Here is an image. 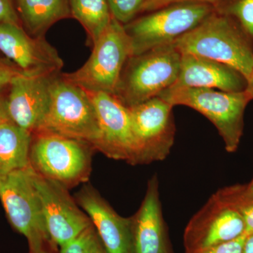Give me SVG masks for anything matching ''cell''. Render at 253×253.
Here are the masks:
<instances>
[{
  "instance_id": "cell-27",
  "label": "cell",
  "mask_w": 253,
  "mask_h": 253,
  "mask_svg": "<svg viewBox=\"0 0 253 253\" xmlns=\"http://www.w3.org/2000/svg\"><path fill=\"white\" fill-rule=\"evenodd\" d=\"M17 11L11 0H0V24L12 23L21 24Z\"/></svg>"
},
{
  "instance_id": "cell-24",
  "label": "cell",
  "mask_w": 253,
  "mask_h": 253,
  "mask_svg": "<svg viewBox=\"0 0 253 253\" xmlns=\"http://www.w3.org/2000/svg\"><path fill=\"white\" fill-rule=\"evenodd\" d=\"M59 253H108L92 224L59 248Z\"/></svg>"
},
{
  "instance_id": "cell-30",
  "label": "cell",
  "mask_w": 253,
  "mask_h": 253,
  "mask_svg": "<svg viewBox=\"0 0 253 253\" xmlns=\"http://www.w3.org/2000/svg\"><path fill=\"white\" fill-rule=\"evenodd\" d=\"M243 253H253V234L247 235Z\"/></svg>"
},
{
  "instance_id": "cell-16",
  "label": "cell",
  "mask_w": 253,
  "mask_h": 253,
  "mask_svg": "<svg viewBox=\"0 0 253 253\" xmlns=\"http://www.w3.org/2000/svg\"><path fill=\"white\" fill-rule=\"evenodd\" d=\"M86 213L108 253H130V217L120 215L91 184L74 198Z\"/></svg>"
},
{
  "instance_id": "cell-14",
  "label": "cell",
  "mask_w": 253,
  "mask_h": 253,
  "mask_svg": "<svg viewBox=\"0 0 253 253\" xmlns=\"http://www.w3.org/2000/svg\"><path fill=\"white\" fill-rule=\"evenodd\" d=\"M160 197L159 179L154 174L140 207L130 217V253H172Z\"/></svg>"
},
{
  "instance_id": "cell-6",
  "label": "cell",
  "mask_w": 253,
  "mask_h": 253,
  "mask_svg": "<svg viewBox=\"0 0 253 253\" xmlns=\"http://www.w3.org/2000/svg\"><path fill=\"white\" fill-rule=\"evenodd\" d=\"M91 145L54 134L34 133L30 148V166L43 177L69 189L85 184L90 176Z\"/></svg>"
},
{
  "instance_id": "cell-4",
  "label": "cell",
  "mask_w": 253,
  "mask_h": 253,
  "mask_svg": "<svg viewBox=\"0 0 253 253\" xmlns=\"http://www.w3.org/2000/svg\"><path fill=\"white\" fill-rule=\"evenodd\" d=\"M61 73L53 81L49 111L34 133L76 139L91 145L95 150L99 127L90 96L80 86L63 79Z\"/></svg>"
},
{
  "instance_id": "cell-17",
  "label": "cell",
  "mask_w": 253,
  "mask_h": 253,
  "mask_svg": "<svg viewBox=\"0 0 253 253\" xmlns=\"http://www.w3.org/2000/svg\"><path fill=\"white\" fill-rule=\"evenodd\" d=\"M247 78L225 63L196 55L181 54L180 69L176 83L169 89L211 88L229 92L246 90Z\"/></svg>"
},
{
  "instance_id": "cell-15",
  "label": "cell",
  "mask_w": 253,
  "mask_h": 253,
  "mask_svg": "<svg viewBox=\"0 0 253 253\" xmlns=\"http://www.w3.org/2000/svg\"><path fill=\"white\" fill-rule=\"evenodd\" d=\"M58 75L31 77L24 74L13 81L6 96L13 123L32 134L38 129L49 111L51 85Z\"/></svg>"
},
{
  "instance_id": "cell-22",
  "label": "cell",
  "mask_w": 253,
  "mask_h": 253,
  "mask_svg": "<svg viewBox=\"0 0 253 253\" xmlns=\"http://www.w3.org/2000/svg\"><path fill=\"white\" fill-rule=\"evenodd\" d=\"M214 6L232 18L253 42V0H221Z\"/></svg>"
},
{
  "instance_id": "cell-31",
  "label": "cell",
  "mask_w": 253,
  "mask_h": 253,
  "mask_svg": "<svg viewBox=\"0 0 253 253\" xmlns=\"http://www.w3.org/2000/svg\"><path fill=\"white\" fill-rule=\"evenodd\" d=\"M245 91L247 93L250 99L252 101L253 100V70L249 79H248L247 88Z\"/></svg>"
},
{
  "instance_id": "cell-18",
  "label": "cell",
  "mask_w": 253,
  "mask_h": 253,
  "mask_svg": "<svg viewBox=\"0 0 253 253\" xmlns=\"http://www.w3.org/2000/svg\"><path fill=\"white\" fill-rule=\"evenodd\" d=\"M20 21L33 37L43 38L54 23L71 16L68 0H15Z\"/></svg>"
},
{
  "instance_id": "cell-3",
  "label": "cell",
  "mask_w": 253,
  "mask_h": 253,
  "mask_svg": "<svg viewBox=\"0 0 253 253\" xmlns=\"http://www.w3.org/2000/svg\"><path fill=\"white\" fill-rule=\"evenodd\" d=\"M158 96L173 106H187L204 115L215 126L226 151H237L244 134L245 111L251 101L246 91L229 92L187 87L168 89Z\"/></svg>"
},
{
  "instance_id": "cell-8",
  "label": "cell",
  "mask_w": 253,
  "mask_h": 253,
  "mask_svg": "<svg viewBox=\"0 0 253 253\" xmlns=\"http://www.w3.org/2000/svg\"><path fill=\"white\" fill-rule=\"evenodd\" d=\"M0 201L11 225L28 241L29 253L51 246L31 166L0 177Z\"/></svg>"
},
{
  "instance_id": "cell-13",
  "label": "cell",
  "mask_w": 253,
  "mask_h": 253,
  "mask_svg": "<svg viewBox=\"0 0 253 253\" xmlns=\"http://www.w3.org/2000/svg\"><path fill=\"white\" fill-rule=\"evenodd\" d=\"M0 51L31 77L60 74L63 67L57 50L44 37L31 36L21 24H0Z\"/></svg>"
},
{
  "instance_id": "cell-19",
  "label": "cell",
  "mask_w": 253,
  "mask_h": 253,
  "mask_svg": "<svg viewBox=\"0 0 253 253\" xmlns=\"http://www.w3.org/2000/svg\"><path fill=\"white\" fill-rule=\"evenodd\" d=\"M32 136L13 122L0 126V177L29 167Z\"/></svg>"
},
{
  "instance_id": "cell-33",
  "label": "cell",
  "mask_w": 253,
  "mask_h": 253,
  "mask_svg": "<svg viewBox=\"0 0 253 253\" xmlns=\"http://www.w3.org/2000/svg\"><path fill=\"white\" fill-rule=\"evenodd\" d=\"M248 185H249L250 189H251V190H253V178L252 180H251V182H250V183H249V184H248Z\"/></svg>"
},
{
  "instance_id": "cell-5",
  "label": "cell",
  "mask_w": 253,
  "mask_h": 253,
  "mask_svg": "<svg viewBox=\"0 0 253 253\" xmlns=\"http://www.w3.org/2000/svg\"><path fill=\"white\" fill-rule=\"evenodd\" d=\"M214 10L210 3L181 1L141 15L123 26L130 39L132 55L174 43L199 26Z\"/></svg>"
},
{
  "instance_id": "cell-26",
  "label": "cell",
  "mask_w": 253,
  "mask_h": 253,
  "mask_svg": "<svg viewBox=\"0 0 253 253\" xmlns=\"http://www.w3.org/2000/svg\"><path fill=\"white\" fill-rule=\"evenodd\" d=\"M246 237L247 235L246 234L239 239L229 241V242L204 248V249L185 251V253H243Z\"/></svg>"
},
{
  "instance_id": "cell-25",
  "label": "cell",
  "mask_w": 253,
  "mask_h": 253,
  "mask_svg": "<svg viewBox=\"0 0 253 253\" xmlns=\"http://www.w3.org/2000/svg\"><path fill=\"white\" fill-rule=\"evenodd\" d=\"M24 74L12 61L0 58V93L9 88L14 79Z\"/></svg>"
},
{
  "instance_id": "cell-7",
  "label": "cell",
  "mask_w": 253,
  "mask_h": 253,
  "mask_svg": "<svg viewBox=\"0 0 253 253\" xmlns=\"http://www.w3.org/2000/svg\"><path fill=\"white\" fill-rule=\"evenodd\" d=\"M131 55L130 39L124 26L113 18L92 46L86 62L77 71L61 76L87 92L113 94L125 63Z\"/></svg>"
},
{
  "instance_id": "cell-28",
  "label": "cell",
  "mask_w": 253,
  "mask_h": 253,
  "mask_svg": "<svg viewBox=\"0 0 253 253\" xmlns=\"http://www.w3.org/2000/svg\"><path fill=\"white\" fill-rule=\"evenodd\" d=\"M219 1H221V0H154L152 8H151V11L160 9V8L163 7V6H167L168 4L181 2V1H200V2L210 3V4L214 5L219 2Z\"/></svg>"
},
{
  "instance_id": "cell-12",
  "label": "cell",
  "mask_w": 253,
  "mask_h": 253,
  "mask_svg": "<svg viewBox=\"0 0 253 253\" xmlns=\"http://www.w3.org/2000/svg\"><path fill=\"white\" fill-rule=\"evenodd\" d=\"M94 105L99 127L95 150L116 161L136 166L137 144L131 129L129 109L112 94L88 92Z\"/></svg>"
},
{
  "instance_id": "cell-1",
  "label": "cell",
  "mask_w": 253,
  "mask_h": 253,
  "mask_svg": "<svg viewBox=\"0 0 253 253\" xmlns=\"http://www.w3.org/2000/svg\"><path fill=\"white\" fill-rule=\"evenodd\" d=\"M174 44L181 54L196 55L225 63L247 80L252 73L253 42L232 18L216 10Z\"/></svg>"
},
{
  "instance_id": "cell-11",
  "label": "cell",
  "mask_w": 253,
  "mask_h": 253,
  "mask_svg": "<svg viewBox=\"0 0 253 253\" xmlns=\"http://www.w3.org/2000/svg\"><path fill=\"white\" fill-rule=\"evenodd\" d=\"M246 234L242 217L214 193L190 219L183 240L185 251H191L229 242Z\"/></svg>"
},
{
  "instance_id": "cell-10",
  "label": "cell",
  "mask_w": 253,
  "mask_h": 253,
  "mask_svg": "<svg viewBox=\"0 0 253 253\" xmlns=\"http://www.w3.org/2000/svg\"><path fill=\"white\" fill-rule=\"evenodd\" d=\"M32 177L52 247L59 249L92 224L68 189L37 174L33 169Z\"/></svg>"
},
{
  "instance_id": "cell-2",
  "label": "cell",
  "mask_w": 253,
  "mask_h": 253,
  "mask_svg": "<svg viewBox=\"0 0 253 253\" xmlns=\"http://www.w3.org/2000/svg\"><path fill=\"white\" fill-rule=\"evenodd\" d=\"M181 54L174 43L128 58L112 94L131 108L159 96L176 83Z\"/></svg>"
},
{
  "instance_id": "cell-20",
  "label": "cell",
  "mask_w": 253,
  "mask_h": 253,
  "mask_svg": "<svg viewBox=\"0 0 253 253\" xmlns=\"http://www.w3.org/2000/svg\"><path fill=\"white\" fill-rule=\"evenodd\" d=\"M71 15L80 22L92 48L112 21L107 0H68Z\"/></svg>"
},
{
  "instance_id": "cell-32",
  "label": "cell",
  "mask_w": 253,
  "mask_h": 253,
  "mask_svg": "<svg viewBox=\"0 0 253 253\" xmlns=\"http://www.w3.org/2000/svg\"><path fill=\"white\" fill-rule=\"evenodd\" d=\"M29 253H50V252L48 251V249H46V247H45L44 248V249H41V251H38V252Z\"/></svg>"
},
{
  "instance_id": "cell-29",
  "label": "cell",
  "mask_w": 253,
  "mask_h": 253,
  "mask_svg": "<svg viewBox=\"0 0 253 253\" xmlns=\"http://www.w3.org/2000/svg\"><path fill=\"white\" fill-rule=\"evenodd\" d=\"M9 122L12 121L8 112L6 96H4L2 93H0V126Z\"/></svg>"
},
{
  "instance_id": "cell-21",
  "label": "cell",
  "mask_w": 253,
  "mask_h": 253,
  "mask_svg": "<svg viewBox=\"0 0 253 253\" xmlns=\"http://www.w3.org/2000/svg\"><path fill=\"white\" fill-rule=\"evenodd\" d=\"M216 194L242 217L246 234H253V191L248 184L225 186Z\"/></svg>"
},
{
  "instance_id": "cell-23",
  "label": "cell",
  "mask_w": 253,
  "mask_h": 253,
  "mask_svg": "<svg viewBox=\"0 0 253 253\" xmlns=\"http://www.w3.org/2000/svg\"><path fill=\"white\" fill-rule=\"evenodd\" d=\"M112 17L123 26L151 12L154 0H107Z\"/></svg>"
},
{
  "instance_id": "cell-9",
  "label": "cell",
  "mask_w": 253,
  "mask_h": 253,
  "mask_svg": "<svg viewBox=\"0 0 253 253\" xmlns=\"http://www.w3.org/2000/svg\"><path fill=\"white\" fill-rule=\"evenodd\" d=\"M173 108L159 96L127 108L137 144L136 165L163 161L170 154L176 132Z\"/></svg>"
}]
</instances>
